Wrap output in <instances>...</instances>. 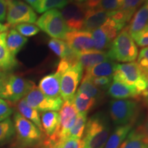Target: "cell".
<instances>
[{"instance_id": "1", "label": "cell", "mask_w": 148, "mask_h": 148, "mask_svg": "<svg viewBox=\"0 0 148 148\" xmlns=\"http://www.w3.org/2000/svg\"><path fill=\"white\" fill-rule=\"evenodd\" d=\"M110 127L107 115L97 112L86 122L82 140L83 148H103L109 137Z\"/></svg>"}, {"instance_id": "2", "label": "cell", "mask_w": 148, "mask_h": 148, "mask_svg": "<svg viewBox=\"0 0 148 148\" xmlns=\"http://www.w3.org/2000/svg\"><path fill=\"white\" fill-rule=\"evenodd\" d=\"M107 53L110 60L122 62H133L137 58V46L129 34L126 26L111 43Z\"/></svg>"}, {"instance_id": "3", "label": "cell", "mask_w": 148, "mask_h": 148, "mask_svg": "<svg viewBox=\"0 0 148 148\" xmlns=\"http://www.w3.org/2000/svg\"><path fill=\"white\" fill-rule=\"evenodd\" d=\"M112 79L135 88L140 96L147 86L146 75L134 61L124 64H116Z\"/></svg>"}, {"instance_id": "4", "label": "cell", "mask_w": 148, "mask_h": 148, "mask_svg": "<svg viewBox=\"0 0 148 148\" xmlns=\"http://www.w3.org/2000/svg\"><path fill=\"white\" fill-rule=\"evenodd\" d=\"M3 87L0 98L12 103H16L26 96L35 84L19 75L14 74L1 75Z\"/></svg>"}, {"instance_id": "5", "label": "cell", "mask_w": 148, "mask_h": 148, "mask_svg": "<svg viewBox=\"0 0 148 148\" xmlns=\"http://www.w3.org/2000/svg\"><path fill=\"white\" fill-rule=\"evenodd\" d=\"M110 117L116 125L134 124L139 112L137 101L132 99H114L109 106Z\"/></svg>"}, {"instance_id": "6", "label": "cell", "mask_w": 148, "mask_h": 148, "mask_svg": "<svg viewBox=\"0 0 148 148\" xmlns=\"http://www.w3.org/2000/svg\"><path fill=\"white\" fill-rule=\"evenodd\" d=\"M36 26L53 38L63 39L69 29L60 11L52 9L44 12L36 21Z\"/></svg>"}, {"instance_id": "7", "label": "cell", "mask_w": 148, "mask_h": 148, "mask_svg": "<svg viewBox=\"0 0 148 148\" xmlns=\"http://www.w3.org/2000/svg\"><path fill=\"white\" fill-rule=\"evenodd\" d=\"M6 21L9 26L36 23L37 14L30 5L16 0H6Z\"/></svg>"}, {"instance_id": "8", "label": "cell", "mask_w": 148, "mask_h": 148, "mask_svg": "<svg viewBox=\"0 0 148 148\" xmlns=\"http://www.w3.org/2000/svg\"><path fill=\"white\" fill-rule=\"evenodd\" d=\"M14 125L18 139L23 145H33L42 138V132L36 125L18 112L14 115Z\"/></svg>"}, {"instance_id": "9", "label": "cell", "mask_w": 148, "mask_h": 148, "mask_svg": "<svg viewBox=\"0 0 148 148\" xmlns=\"http://www.w3.org/2000/svg\"><path fill=\"white\" fill-rule=\"evenodd\" d=\"M24 99L29 106L43 112L60 110L64 103L62 97L51 98L44 95L36 85L29 90Z\"/></svg>"}, {"instance_id": "10", "label": "cell", "mask_w": 148, "mask_h": 148, "mask_svg": "<svg viewBox=\"0 0 148 148\" xmlns=\"http://www.w3.org/2000/svg\"><path fill=\"white\" fill-rule=\"evenodd\" d=\"M84 69L78 63L71 66L61 74L60 95L63 101L72 100L79 81L82 78Z\"/></svg>"}, {"instance_id": "11", "label": "cell", "mask_w": 148, "mask_h": 148, "mask_svg": "<svg viewBox=\"0 0 148 148\" xmlns=\"http://www.w3.org/2000/svg\"><path fill=\"white\" fill-rule=\"evenodd\" d=\"M86 10L84 3L77 2H69L62 8L61 14L69 31L83 29Z\"/></svg>"}, {"instance_id": "12", "label": "cell", "mask_w": 148, "mask_h": 148, "mask_svg": "<svg viewBox=\"0 0 148 148\" xmlns=\"http://www.w3.org/2000/svg\"><path fill=\"white\" fill-rule=\"evenodd\" d=\"M64 40L70 49L75 53H79L93 49L91 32L88 31H69Z\"/></svg>"}, {"instance_id": "13", "label": "cell", "mask_w": 148, "mask_h": 148, "mask_svg": "<svg viewBox=\"0 0 148 148\" xmlns=\"http://www.w3.org/2000/svg\"><path fill=\"white\" fill-rule=\"evenodd\" d=\"M126 27L132 37L148 28V0L134 14Z\"/></svg>"}, {"instance_id": "14", "label": "cell", "mask_w": 148, "mask_h": 148, "mask_svg": "<svg viewBox=\"0 0 148 148\" xmlns=\"http://www.w3.org/2000/svg\"><path fill=\"white\" fill-rule=\"evenodd\" d=\"M60 77V74L57 72L45 75L40 80L38 88L44 95L49 97H61Z\"/></svg>"}, {"instance_id": "15", "label": "cell", "mask_w": 148, "mask_h": 148, "mask_svg": "<svg viewBox=\"0 0 148 148\" xmlns=\"http://www.w3.org/2000/svg\"><path fill=\"white\" fill-rule=\"evenodd\" d=\"M108 94L115 99H134L140 100V96L136 89L124 83L114 80L108 88Z\"/></svg>"}, {"instance_id": "16", "label": "cell", "mask_w": 148, "mask_h": 148, "mask_svg": "<svg viewBox=\"0 0 148 148\" xmlns=\"http://www.w3.org/2000/svg\"><path fill=\"white\" fill-rule=\"evenodd\" d=\"M119 148H148V134L144 126L131 130Z\"/></svg>"}, {"instance_id": "17", "label": "cell", "mask_w": 148, "mask_h": 148, "mask_svg": "<svg viewBox=\"0 0 148 148\" xmlns=\"http://www.w3.org/2000/svg\"><path fill=\"white\" fill-rule=\"evenodd\" d=\"M108 18V12L99 8L87 9L85 14L83 29L90 32L100 27Z\"/></svg>"}, {"instance_id": "18", "label": "cell", "mask_w": 148, "mask_h": 148, "mask_svg": "<svg viewBox=\"0 0 148 148\" xmlns=\"http://www.w3.org/2000/svg\"><path fill=\"white\" fill-rule=\"evenodd\" d=\"M77 56L79 63L81 64L84 70L89 69L97 64L110 60L108 53L106 51H98L95 49L77 53Z\"/></svg>"}, {"instance_id": "19", "label": "cell", "mask_w": 148, "mask_h": 148, "mask_svg": "<svg viewBox=\"0 0 148 148\" xmlns=\"http://www.w3.org/2000/svg\"><path fill=\"white\" fill-rule=\"evenodd\" d=\"M7 32L0 34V70L9 71L17 66L18 62L6 45Z\"/></svg>"}, {"instance_id": "20", "label": "cell", "mask_w": 148, "mask_h": 148, "mask_svg": "<svg viewBox=\"0 0 148 148\" xmlns=\"http://www.w3.org/2000/svg\"><path fill=\"white\" fill-rule=\"evenodd\" d=\"M116 64L114 61L111 60L104 61L84 70L82 77L90 78L101 76H112Z\"/></svg>"}, {"instance_id": "21", "label": "cell", "mask_w": 148, "mask_h": 148, "mask_svg": "<svg viewBox=\"0 0 148 148\" xmlns=\"http://www.w3.org/2000/svg\"><path fill=\"white\" fill-rule=\"evenodd\" d=\"M134 124L118 125L111 133L103 148H119L132 130Z\"/></svg>"}, {"instance_id": "22", "label": "cell", "mask_w": 148, "mask_h": 148, "mask_svg": "<svg viewBox=\"0 0 148 148\" xmlns=\"http://www.w3.org/2000/svg\"><path fill=\"white\" fill-rule=\"evenodd\" d=\"M42 131L47 138L54 134L59 125V113L57 111H48L41 114Z\"/></svg>"}, {"instance_id": "23", "label": "cell", "mask_w": 148, "mask_h": 148, "mask_svg": "<svg viewBox=\"0 0 148 148\" xmlns=\"http://www.w3.org/2000/svg\"><path fill=\"white\" fill-rule=\"evenodd\" d=\"M27 38L22 36L15 29H11L7 32L6 45L10 52L12 56H15L21 51V49L27 43Z\"/></svg>"}, {"instance_id": "24", "label": "cell", "mask_w": 148, "mask_h": 148, "mask_svg": "<svg viewBox=\"0 0 148 148\" xmlns=\"http://www.w3.org/2000/svg\"><path fill=\"white\" fill-rule=\"evenodd\" d=\"M16 108H17L18 113L21 114L25 119L32 122L34 125H36L38 127V128L42 132H43L38 111L29 106L26 103L24 98L18 101L17 104H16Z\"/></svg>"}, {"instance_id": "25", "label": "cell", "mask_w": 148, "mask_h": 148, "mask_svg": "<svg viewBox=\"0 0 148 148\" xmlns=\"http://www.w3.org/2000/svg\"><path fill=\"white\" fill-rule=\"evenodd\" d=\"M97 99L82 92H77L73 98V103L78 114H88L95 106Z\"/></svg>"}, {"instance_id": "26", "label": "cell", "mask_w": 148, "mask_h": 148, "mask_svg": "<svg viewBox=\"0 0 148 148\" xmlns=\"http://www.w3.org/2000/svg\"><path fill=\"white\" fill-rule=\"evenodd\" d=\"M77 92L86 94L90 97L95 98L97 100H100L103 96V92L101 90L95 86L91 80L86 77H82V82Z\"/></svg>"}, {"instance_id": "27", "label": "cell", "mask_w": 148, "mask_h": 148, "mask_svg": "<svg viewBox=\"0 0 148 148\" xmlns=\"http://www.w3.org/2000/svg\"><path fill=\"white\" fill-rule=\"evenodd\" d=\"M91 34L93 40V48L95 50L104 51L110 48L112 42L109 40L101 27L94 29Z\"/></svg>"}, {"instance_id": "28", "label": "cell", "mask_w": 148, "mask_h": 148, "mask_svg": "<svg viewBox=\"0 0 148 148\" xmlns=\"http://www.w3.org/2000/svg\"><path fill=\"white\" fill-rule=\"evenodd\" d=\"M87 122V114H78L73 126L70 129L67 138H82Z\"/></svg>"}, {"instance_id": "29", "label": "cell", "mask_w": 148, "mask_h": 148, "mask_svg": "<svg viewBox=\"0 0 148 148\" xmlns=\"http://www.w3.org/2000/svg\"><path fill=\"white\" fill-rule=\"evenodd\" d=\"M125 27V25L116 23L110 18H108L106 22L100 27L103 32L106 34L109 40L111 42L115 39L118 34L121 32V31Z\"/></svg>"}, {"instance_id": "30", "label": "cell", "mask_w": 148, "mask_h": 148, "mask_svg": "<svg viewBox=\"0 0 148 148\" xmlns=\"http://www.w3.org/2000/svg\"><path fill=\"white\" fill-rule=\"evenodd\" d=\"M49 49L56 54L60 59L67 57L72 52V50L69 47L65 41L57 38H51L48 42Z\"/></svg>"}, {"instance_id": "31", "label": "cell", "mask_w": 148, "mask_h": 148, "mask_svg": "<svg viewBox=\"0 0 148 148\" xmlns=\"http://www.w3.org/2000/svg\"><path fill=\"white\" fill-rule=\"evenodd\" d=\"M15 133L13 122L10 118L0 121V143L10 139Z\"/></svg>"}, {"instance_id": "32", "label": "cell", "mask_w": 148, "mask_h": 148, "mask_svg": "<svg viewBox=\"0 0 148 148\" xmlns=\"http://www.w3.org/2000/svg\"><path fill=\"white\" fill-rule=\"evenodd\" d=\"M69 2V0H42L36 12L42 13L52 9H62Z\"/></svg>"}, {"instance_id": "33", "label": "cell", "mask_w": 148, "mask_h": 148, "mask_svg": "<svg viewBox=\"0 0 148 148\" xmlns=\"http://www.w3.org/2000/svg\"><path fill=\"white\" fill-rule=\"evenodd\" d=\"M146 0H124L121 10L126 13L130 21L134 15L136 10L140 8Z\"/></svg>"}, {"instance_id": "34", "label": "cell", "mask_w": 148, "mask_h": 148, "mask_svg": "<svg viewBox=\"0 0 148 148\" xmlns=\"http://www.w3.org/2000/svg\"><path fill=\"white\" fill-rule=\"evenodd\" d=\"M14 29H15L19 34L25 37L34 36L38 34L40 31L38 27L36 26V25H34L33 23L18 24V25L14 26Z\"/></svg>"}, {"instance_id": "35", "label": "cell", "mask_w": 148, "mask_h": 148, "mask_svg": "<svg viewBox=\"0 0 148 148\" xmlns=\"http://www.w3.org/2000/svg\"><path fill=\"white\" fill-rule=\"evenodd\" d=\"M124 0H101L97 8L105 11H114L121 10Z\"/></svg>"}, {"instance_id": "36", "label": "cell", "mask_w": 148, "mask_h": 148, "mask_svg": "<svg viewBox=\"0 0 148 148\" xmlns=\"http://www.w3.org/2000/svg\"><path fill=\"white\" fill-rule=\"evenodd\" d=\"M136 63L145 75L148 74V47L140 49L139 54L137 57Z\"/></svg>"}, {"instance_id": "37", "label": "cell", "mask_w": 148, "mask_h": 148, "mask_svg": "<svg viewBox=\"0 0 148 148\" xmlns=\"http://www.w3.org/2000/svg\"><path fill=\"white\" fill-rule=\"evenodd\" d=\"M84 143L82 138H67L57 145V148H83Z\"/></svg>"}, {"instance_id": "38", "label": "cell", "mask_w": 148, "mask_h": 148, "mask_svg": "<svg viewBox=\"0 0 148 148\" xmlns=\"http://www.w3.org/2000/svg\"><path fill=\"white\" fill-rule=\"evenodd\" d=\"M95 86L100 90H106L110 87L112 83V76H101L89 78Z\"/></svg>"}, {"instance_id": "39", "label": "cell", "mask_w": 148, "mask_h": 148, "mask_svg": "<svg viewBox=\"0 0 148 148\" xmlns=\"http://www.w3.org/2000/svg\"><path fill=\"white\" fill-rule=\"evenodd\" d=\"M108 18L123 25H126L127 22H130V19L127 14L123 10H118L108 12Z\"/></svg>"}, {"instance_id": "40", "label": "cell", "mask_w": 148, "mask_h": 148, "mask_svg": "<svg viewBox=\"0 0 148 148\" xmlns=\"http://www.w3.org/2000/svg\"><path fill=\"white\" fill-rule=\"evenodd\" d=\"M13 112L8 101L0 98V119L4 120L8 118Z\"/></svg>"}, {"instance_id": "41", "label": "cell", "mask_w": 148, "mask_h": 148, "mask_svg": "<svg viewBox=\"0 0 148 148\" xmlns=\"http://www.w3.org/2000/svg\"><path fill=\"white\" fill-rule=\"evenodd\" d=\"M136 45L141 47H148V28L132 37Z\"/></svg>"}, {"instance_id": "42", "label": "cell", "mask_w": 148, "mask_h": 148, "mask_svg": "<svg viewBox=\"0 0 148 148\" xmlns=\"http://www.w3.org/2000/svg\"><path fill=\"white\" fill-rule=\"evenodd\" d=\"M7 2L6 0H0V22L5 21L6 18Z\"/></svg>"}, {"instance_id": "43", "label": "cell", "mask_w": 148, "mask_h": 148, "mask_svg": "<svg viewBox=\"0 0 148 148\" xmlns=\"http://www.w3.org/2000/svg\"><path fill=\"white\" fill-rule=\"evenodd\" d=\"M101 0H87L84 3L85 6L87 9H91L97 8L99 3L101 2Z\"/></svg>"}, {"instance_id": "44", "label": "cell", "mask_w": 148, "mask_h": 148, "mask_svg": "<svg viewBox=\"0 0 148 148\" xmlns=\"http://www.w3.org/2000/svg\"><path fill=\"white\" fill-rule=\"evenodd\" d=\"M146 81H147V86L145 90L142 92L140 95V99H143L144 103L148 106V74L146 75Z\"/></svg>"}, {"instance_id": "45", "label": "cell", "mask_w": 148, "mask_h": 148, "mask_svg": "<svg viewBox=\"0 0 148 148\" xmlns=\"http://www.w3.org/2000/svg\"><path fill=\"white\" fill-rule=\"evenodd\" d=\"M33 9L37 11L42 0H25Z\"/></svg>"}, {"instance_id": "46", "label": "cell", "mask_w": 148, "mask_h": 148, "mask_svg": "<svg viewBox=\"0 0 148 148\" xmlns=\"http://www.w3.org/2000/svg\"><path fill=\"white\" fill-rule=\"evenodd\" d=\"M9 25L8 24L5 25V24H3L2 23L0 22V34L3 32H5L8 31V29H9Z\"/></svg>"}, {"instance_id": "47", "label": "cell", "mask_w": 148, "mask_h": 148, "mask_svg": "<svg viewBox=\"0 0 148 148\" xmlns=\"http://www.w3.org/2000/svg\"><path fill=\"white\" fill-rule=\"evenodd\" d=\"M2 87H3V79L1 75H0V94H1V90H2Z\"/></svg>"}, {"instance_id": "48", "label": "cell", "mask_w": 148, "mask_h": 148, "mask_svg": "<svg viewBox=\"0 0 148 148\" xmlns=\"http://www.w3.org/2000/svg\"><path fill=\"white\" fill-rule=\"evenodd\" d=\"M87 0H69L70 2H77V3H82L84 1H86Z\"/></svg>"}, {"instance_id": "49", "label": "cell", "mask_w": 148, "mask_h": 148, "mask_svg": "<svg viewBox=\"0 0 148 148\" xmlns=\"http://www.w3.org/2000/svg\"><path fill=\"white\" fill-rule=\"evenodd\" d=\"M144 127H145L146 132H147V134H148V115H147V120H146L145 125H144Z\"/></svg>"}, {"instance_id": "50", "label": "cell", "mask_w": 148, "mask_h": 148, "mask_svg": "<svg viewBox=\"0 0 148 148\" xmlns=\"http://www.w3.org/2000/svg\"><path fill=\"white\" fill-rule=\"evenodd\" d=\"M57 145H58V144H57ZM57 145H44L47 146V148H57Z\"/></svg>"}, {"instance_id": "51", "label": "cell", "mask_w": 148, "mask_h": 148, "mask_svg": "<svg viewBox=\"0 0 148 148\" xmlns=\"http://www.w3.org/2000/svg\"><path fill=\"white\" fill-rule=\"evenodd\" d=\"M42 148H47V146H45V145H44V147H42Z\"/></svg>"}, {"instance_id": "52", "label": "cell", "mask_w": 148, "mask_h": 148, "mask_svg": "<svg viewBox=\"0 0 148 148\" xmlns=\"http://www.w3.org/2000/svg\"><path fill=\"white\" fill-rule=\"evenodd\" d=\"M3 121V120H2V119H0V121Z\"/></svg>"}]
</instances>
